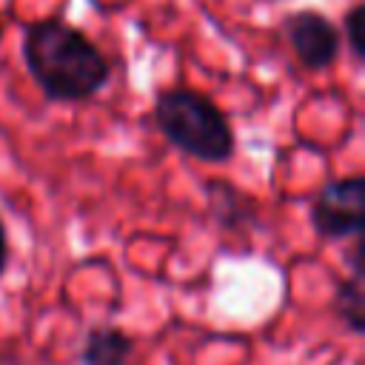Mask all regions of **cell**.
<instances>
[{
  "label": "cell",
  "mask_w": 365,
  "mask_h": 365,
  "mask_svg": "<svg viewBox=\"0 0 365 365\" xmlns=\"http://www.w3.org/2000/svg\"><path fill=\"white\" fill-rule=\"evenodd\" d=\"M285 37H288L297 60L311 71L328 68L339 54L336 26L314 9H302V11H294L291 17H285Z\"/></svg>",
  "instance_id": "obj_4"
},
{
  "label": "cell",
  "mask_w": 365,
  "mask_h": 365,
  "mask_svg": "<svg viewBox=\"0 0 365 365\" xmlns=\"http://www.w3.org/2000/svg\"><path fill=\"white\" fill-rule=\"evenodd\" d=\"M365 222V180L345 177L328 182L311 205V225L328 240L359 237Z\"/></svg>",
  "instance_id": "obj_3"
},
{
  "label": "cell",
  "mask_w": 365,
  "mask_h": 365,
  "mask_svg": "<svg viewBox=\"0 0 365 365\" xmlns=\"http://www.w3.org/2000/svg\"><path fill=\"white\" fill-rule=\"evenodd\" d=\"M365 297H362V277H351L339 285L336 291V311H339V319L354 331V334H362L365 331Z\"/></svg>",
  "instance_id": "obj_6"
},
{
  "label": "cell",
  "mask_w": 365,
  "mask_h": 365,
  "mask_svg": "<svg viewBox=\"0 0 365 365\" xmlns=\"http://www.w3.org/2000/svg\"><path fill=\"white\" fill-rule=\"evenodd\" d=\"M0 37H3V23H0Z\"/></svg>",
  "instance_id": "obj_9"
},
{
  "label": "cell",
  "mask_w": 365,
  "mask_h": 365,
  "mask_svg": "<svg viewBox=\"0 0 365 365\" xmlns=\"http://www.w3.org/2000/svg\"><path fill=\"white\" fill-rule=\"evenodd\" d=\"M6 259H9V242H6V225L0 220V277L6 271Z\"/></svg>",
  "instance_id": "obj_8"
},
{
  "label": "cell",
  "mask_w": 365,
  "mask_h": 365,
  "mask_svg": "<svg viewBox=\"0 0 365 365\" xmlns=\"http://www.w3.org/2000/svg\"><path fill=\"white\" fill-rule=\"evenodd\" d=\"M23 60L40 91L57 103L88 100L111 77L103 51L60 17H46L26 29Z\"/></svg>",
  "instance_id": "obj_1"
},
{
  "label": "cell",
  "mask_w": 365,
  "mask_h": 365,
  "mask_svg": "<svg viewBox=\"0 0 365 365\" xmlns=\"http://www.w3.org/2000/svg\"><path fill=\"white\" fill-rule=\"evenodd\" d=\"M154 120L165 140L202 163H225L234 154V131L225 114L191 88H168L154 100Z\"/></svg>",
  "instance_id": "obj_2"
},
{
  "label": "cell",
  "mask_w": 365,
  "mask_h": 365,
  "mask_svg": "<svg viewBox=\"0 0 365 365\" xmlns=\"http://www.w3.org/2000/svg\"><path fill=\"white\" fill-rule=\"evenodd\" d=\"M131 351H134V342L125 331L114 325H100L88 331L80 362L83 365H125Z\"/></svg>",
  "instance_id": "obj_5"
},
{
  "label": "cell",
  "mask_w": 365,
  "mask_h": 365,
  "mask_svg": "<svg viewBox=\"0 0 365 365\" xmlns=\"http://www.w3.org/2000/svg\"><path fill=\"white\" fill-rule=\"evenodd\" d=\"M362 20H365V6L362 3H354L342 20V29H345V40H348V48L356 60L365 57V46H362Z\"/></svg>",
  "instance_id": "obj_7"
}]
</instances>
